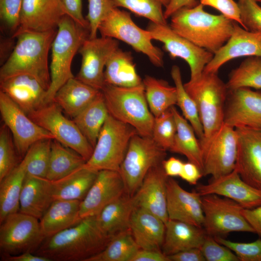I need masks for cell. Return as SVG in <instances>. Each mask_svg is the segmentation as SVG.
Wrapping results in <instances>:
<instances>
[{
  "mask_svg": "<svg viewBox=\"0 0 261 261\" xmlns=\"http://www.w3.org/2000/svg\"><path fill=\"white\" fill-rule=\"evenodd\" d=\"M203 176L201 170L194 163L188 161L184 162L179 176L190 185H195Z\"/></svg>",
  "mask_w": 261,
  "mask_h": 261,
  "instance_id": "53",
  "label": "cell"
},
{
  "mask_svg": "<svg viewBox=\"0 0 261 261\" xmlns=\"http://www.w3.org/2000/svg\"><path fill=\"white\" fill-rule=\"evenodd\" d=\"M55 102L28 114L37 124L45 129L63 145L80 155L86 161L91 157L93 147L81 133L73 120L66 118Z\"/></svg>",
  "mask_w": 261,
  "mask_h": 261,
  "instance_id": "12",
  "label": "cell"
},
{
  "mask_svg": "<svg viewBox=\"0 0 261 261\" xmlns=\"http://www.w3.org/2000/svg\"><path fill=\"white\" fill-rule=\"evenodd\" d=\"M147 29L153 40L163 43L164 49L171 58H181L188 63L190 71V80L199 78L205 66L214 57V54L176 33L167 24L150 22Z\"/></svg>",
  "mask_w": 261,
  "mask_h": 261,
  "instance_id": "14",
  "label": "cell"
},
{
  "mask_svg": "<svg viewBox=\"0 0 261 261\" xmlns=\"http://www.w3.org/2000/svg\"><path fill=\"white\" fill-rule=\"evenodd\" d=\"M166 156V150L151 137L134 135L119 171L126 192L132 196L150 169L161 164Z\"/></svg>",
  "mask_w": 261,
  "mask_h": 261,
  "instance_id": "8",
  "label": "cell"
},
{
  "mask_svg": "<svg viewBox=\"0 0 261 261\" xmlns=\"http://www.w3.org/2000/svg\"><path fill=\"white\" fill-rule=\"evenodd\" d=\"M219 244L226 246L237 256L239 261H261V239L252 242H235L224 237H214Z\"/></svg>",
  "mask_w": 261,
  "mask_h": 261,
  "instance_id": "46",
  "label": "cell"
},
{
  "mask_svg": "<svg viewBox=\"0 0 261 261\" xmlns=\"http://www.w3.org/2000/svg\"><path fill=\"white\" fill-rule=\"evenodd\" d=\"M81 201L54 200L42 218L41 227L45 238L52 236L77 224L82 219L80 215Z\"/></svg>",
  "mask_w": 261,
  "mask_h": 261,
  "instance_id": "29",
  "label": "cell"
},
{
  "mask_svg": "<svg viewBox=\"0 0 261 261\" xmlns=\"http://www.w3.org/2000/svg\"><path fill=\"white\" fill-rule=\"evenodd\" d=\"M105 84L118 87H131L143 84L138 74L130 52L119 47L111 55L104 72Z\"/></svg>",
  "mask_w": 261,
  "mask_h": 261,
  "instance_id": "33",
  "label": "cell"
},
{
  "mask_svg": "<svg viewBox=\"0 0 261 261\" xmlns=\"http://www.w3.org/2000/svg\"><path fill=\"white\" fill-rule=\"evenodd\" d=\"M183 164L184 162L181 160L174 157L165 159L162 162L164 171L169 177L179 176Z\"/></svg>",
  "mask_w": 261,
  "mask_h": 261,
  "instance_id": "58",
  "label": "cell"
},
{
  "mask_svg": "<svg viewBox=\"0 0 261 261\" xmlns=\"http://www.w3.org/2000/svg\"><path fill=\"white\" fill-rule=\"evenodd\" d=\"M235 129L238 135L235 169L245 182L261 190V129Z\"/></svg>",
  "mask_w": 261,
  "mask_h": 261,
  "instance_id": "18",
  "label": "cell"
},
{
  "mask_svg": "<svg viewBox=\"0 0 261 261\" xmlns=\"http://www.w3.org/2000/svg\"><path fill=\"white\" fill-rule=\"evenodd\" d=\"M242 214L261 239V205L252 209H245Z\"/></svg>",
  "mask_w": 261,
  "mask_h": 261,
  "instance_id": "56",
  "label": "cell"
},
{
  "mask_svg": "<svg viewBox=\"0 0 261 261\" xmlns=\"http://www.w3.org/2000/svg\"><path fill=\"white\" fill-rule=\"evenodd\" d=\"M174 116L176 132L173 144L170 149L172 152L185 156L188 161L196 164L203 174L202 148L199 139L190 124L176 108L171 107Z\"/></svg>",
  "mask_w": 261,
  "mask_h": 261,
  "instance_id": "34",
  "label": "cell"
},
{
  "mask_svg": "<svg viewBox=\"0 0 261 261\" xmlns=\"http://www.w3.org/2000/svg\"><path fill=\"white\" fill-rule=\"evenodd\" d=\"M152 138L165 150H170L176 132V125L171 109L154 117Z\"/></svg>",
  "mask_w": 261,
  "mask_h": 261,
  "instance_id": "45",
  "label": "cell"
},
{
  "mask_svg": "<svg viewBox=\"0 0 261 261\" xmlns=\"http://www.w3.org/2000/svg\"><path fill=\"white\" fill-rule=\"evenodd\" d=\"M57 30L29 31L15 36L14 48L0 69V80L28 74L36 78L47 91L51 83L48 53Z\"/></svg>",
  "mask_w": 261,
  "mask_h": 261,
  "instance_id": "2",
  "label": "cell"
},
{
  "mask_svg": "<svg viewBox=\"0 0 261 261\" xmlns=\"http://www.w3.org/2000/svg\"><path fill=\"white\" fill-rule=\"evenodd\" d=\"M98 172L89 169L84 165L60 179L51 181L54 201H82L94 182Z\"/></svg>",
  "mask_w": 261,
  "mask_h": 261,
  "instance_id": "32",
  "label": "cell"
},
{
  "mask_svg": "<svg viewBox=\"0 0 261 261\" xmlns=\"http://www.w3.org/2000/svg\"><path fill=\"white\" fill-rule=\"evenodd\" d=\"M200 3L216 9L226 17L238 23L244 29L238 4L234 0H200Z\"/></svg>",
  "mask_w": 261,
  "mask_h": 261,
  "instance_id": "51",
  "label": "cell"
},
{
  "mask_svg": "<svg viewBox=\"0 0 261 261\" xmlns=\"http://www.w3.org/2000/svg\"><path fill=\"white\" fill-rule=\"evenodd\" d=\"M146 99L149 109L154 117L176 104L177 91L162 79L145 75L143 80Z\"/></svg>",
  "mask_w": 261,
  "mask_h": 261,
  "instance_id": "38",
  "label": "cell"
},
{
  "mask_svg": "<svg viewBox=\"0 0 261 261\" xmlns=\"http://www.w3.org/2000/svg\"><path fill=\"white\" fill-rule=\"evenodd\" d=\"M171 74L177 91L176 105L180 109L184 118L190 124L200 142H201L204 138V132L197 107L194 100L184 88L179 67L174 65Z\"/></svg>",
  "mask_w": 261,
  "mask_h": 261,
  "instance_id": "41",
  "label": "cell"
},
{
  "mask_svg": "<svg viewBox=\"0 0 261 261\" xmlns=\"http://www.w3.org/2000/svg\"><path fill=\"white\" fill-rule=\"evenodd\" d=\"M89 37V29L78 24L66 14L62 17L51 47V83L46 91V104L53 102L58 89L74 77L71 68L72 59L83 42Z\"/></svg>",
  "mask_w": 261,
  "mask_h": 261,
  "instance_id": "4",
  "label": "cell"
},
{
  "mask_svg": "<svg viewBox=\"0 0 261 261\" xmlns=\"http://www.w3.org/2000/svg\"><path fill=\"white\" fill-rule=\"evenodd\" d=\"M53 201L51 181L27 174L20 197L19 212L40 220Z\"/></svg>",
  "mask_w": 261,
  "mask_h": 261,
  "instance_id": "27",
  "label": "cell"
},
{
  "mask_svg": "<svg viewBox=\"0 0 261 261\" xmlns=\"http://www.w3.org/2000/svg\"><path fill=\"white\" fill-rule=\"evenodd\" d=\"M26 174V161L23 159L0 181V223L8 215L19 211L20 197Z\"/></svg>",
  "mask_w": 261,
  "mask_h": 261,
  "instance_id": "36",
  "label": "cell"
},
{
  "mask_svg": "<svg viewBox=\"0 0 261 261\" xmlns=\"http://www.w3.org/2000/svg\"><path fill=\"white\" fill-rule=\"evenodd\" d=\"M108 115V111L101 91L89 105L72 118L93 149Z\"/></svg>",
  "mask_w": 261,
  "mask_h": 261,
  "instance_id": "35",
  "label": "cell"
},
{
  "mask_svg": "<svg viewBox=\"0 0 261 261\" xmlns=\"http://www.w3.org/2000/svg\"><path fill=\"white\" fill-rule=\"evenodd\" d=\"M203 228L207 234L223 237L232 232H254L242 214L244 209L229 198L211 194L202 196Z\"/></svg>",
  "mask_w": 261,
  "mask_h": 261,
  "instance_id": "11",
  "label": "cell"
},
{
  "mask_svg": "<svg viewBox=\"0 0 261 261\" xmlns=\"http://www.w3.org/2000/svg\"><path fill=\"white\" fill-rule=\"evenodd\" d=\"M241 21L244 29L261 33V6L257 0H238Z\"/></svg>",
  "mask_w": 261,
  "mask_h": 261,
  "instance_id": "48",
  "label": "cell"
},
{
  "mask_svg": "<svg viewBox=\"0 0 261 261\" xmlns=\"http://www.w3.org/2000/svg\"><path fill=\"white\" fill-rule=\"evenodd\" d=\"M116 7H123L155 23L166 24L163 8L171 0H113Z\"/></svg>",
  "mask_w": 261,
  "mask_h": 261,
  "instance_id": "42",
  "label": "cell"
},
{
  "mask_svg": "<svg viewBox=\"0 0 261 261\" xmlns=\"http://www.w3.org/2000/svg\"><path fill=\"white\" fill-rule=\"evenodd\" d=\"M224 123L234 128L261 129V92L248 87L228 90Z\"/></svg>",
  "mask_w": 261,
  "mask_h": 261,
  "instance_id": "17",
  "label": "cell"
},
{
  "mask_svg": "<svg viewBox=\"0 0 261 261\" xmlns=\"http://www.w3.org/2000/svg\"><path fill=\"white\" fill-rule=\"evenodd\" d=\"M22 2L23 0H0V19L13 35L20 25Z\"/></svg>",
  "mask_w": 261,
  "mask_h": 261,
  "instance_id": "50",
  "label": "cell"
},
{
  "mask_svg": "<svg viewBox=\"0 0 261 261\" xmlns=\"http://www.w3.org/2000/svg\"><path fill=\"white\" fill-rule=\"evenodd\" d=\"M228 90L241 87L261 89V57H247L229 74Z\"/></svg>",
  "mask_w": 261,
  "mask_h": 261,
  "instance_id": "40",
  "label": "cell"
},
{
  "mask_svg": "<svg viewBox=\"0 0 261 261\" xmlns=\"http://www.w3.org/2000/svg\"><path fill=\"white\" fill-rule=\"evenodd\" d=\"M112 236L99 226L95 216L45 238L35 254L50 261H87L106 247Z\"/></svg>",
  "mask_w": 261,
  "mask_h": 261,
  "instance_id": "1",
  "label": "cell"
},
{
  "mask_svg": "<svg viewBox=\"0 0 261 261\" xmlns=\"http://www.w3.org/2000/svg\"><path fill=\"white\" fill-rule=\"evenodd\" d=\"M170 261H205L200 248H192L168 256Z\"/></svg>",
  "mask_w": 261,
  "mask_h": 261,
  "instance_id": "54",
  "label": "cell"
},
{
  "mask_svg": "<svg viewBox=\"0 0 261 261\" xmlns=\"http://www.w3.org/2000/svg\"><path fill=\"white\" fill-rule=\"evenodd\" d=\"M4 261H50L46 258L31 252H24L18 255L1 256Z\"/></svg>",
  "mask_w": 261,
  "mask_h": 261,
  "instance_id": "59",
  "label": "cell"
},
{
  "mask_svg": "<svg viewBox=\"0 0 261 261\" xmlns=\"http://www.w3.org/2000/svg\"><path fill=\"white\" fill-rule=\"evenodd\" d=\"M203 176L217 178L235 169L238 135L235 128L223 123L205 144L201 145Z\"/></svg>",
  "mask_w": 261,
  "mask_h": 261,
  "instance_id": "13",
  "label": "cell"
},
{
  "mask_svg": "<svg viewBox=\"0 0 261 261\" xmlns=\"http://www.w3.org/2000/svg\"><path fill=\"white\" fill-rule=\"evenodd\" d=\"M200 3L197 0H171L164 11L167 20L177 10L182 8H193Z\"/></svg>",
  "mask_w": 261,
  "mask_h": 261,
  "instance_id": "57",
  "label": "cell"
},
{
  "mask_svg": "<svg viewBox=\"0 0 261 261\" xmlns=\"http://www.w3.org/2000/svg\"><path fill=\"white\" fill-rule=\"evenodd\" d=\"M53 139H43L34 143L23 158L28 174L46 178Z\"/></svg>",
  "mask_w": 261,
  "mask_h": 261,
  "instance_id": "43",
  "label": "cell"
},
{
  "mask_svg": "<svg viewBox=\"0 0 261 261\" xmlns=\"http://www.w3.org/2000/svg\"><path fill=\"white\" fill-rule=\"evenodd\" d=\"M129 229L140 248L161 251L165 223L159 217L135 207L130 217Z\"/></svg>",
  "mask_w": 261,
  "mask_h": 261,
  "instance_id": "26",
  "label": "cell"
},
{
  "mask_svg": "<svg viewBox=\"0 0 261 261\" xmlns=\"http://www.w3.org/2000/svg\"><path fill=\"white\" fill-rule=\"evenodd\" d=\"M86 162V160L76 152L53 139L46 178L52 181L60 179Z\"/></svg>",
  "mask_w": 261,
  "mask_h": 261,
  "instance_id": "37",
  "label": "cell"
},
{
  "mask_svg": "<svg viewBox=\"0 0 261 261\" xmlns=\"http://www.w3.org/2000/svg\"><path fill=\"white\" fill-rule=\"evenodd\" d=\"M66 15L84 28L89 29V25L82 13V0H59Z\"/></svg>",
  "mask_w": 261,
  "mask_h": 261,
  "instance_id": "52",
  "label": "cell"
},
{
  "mask_svg": "<svg viewBox=\"0 0 261 261\" xmlns=\"http://www.w3.org/2000/svg\"><path fill=\"white\" fill-rule=\"evenodd\" d=\"M167 211L169 219L203 228L202 196L196 190H186L172 177L167 181Z\"/></svg>",
  "mask_w": 261,
  "mask_h": 261,
  "instance_id": "24",
  "label": "cell"
},
{
  "mask_svg": "<svg viewBox=\"0 0 261 261\" xmlns=\"http://www.w3.org/2000/svg\"><path fill=\"white\" fill-rule=\"evenodd\" d=\"M0 113L9 129L17 153L23 159L29 148L43 139H55L49 132L34 122L6 94L0 91Z\"/></svg>",
  "mask_w": 261,
  "mask_h": 261,
  "instance_id": "15",
  "label": "cell"
},
{
  "mask_svg": "<svg viewBox=\"0 0 261 261\" xmlns=\"http://www.w3.org/2000/svg\"><path fill=\"white\" fill-rule=\"evenodd\" d=\"M168 178L162 163L153 167L132 196L135 207L150 212L165 223L169 219L167 211Z\"/></svg>",
  "mask_w": 261,
  "mask_h": 261,
  "instance_id": "23",
  "label": "cell"
},
{
  "mask_svg": "<svg viewBox=\"0 0 261 261\" xmlns=\"http://www.w3.org/2000/svg\"><path fill=\"white\" fill-rule=\"evenodd\" d=\"M139 249L128 229L112 236L103 250L87 261H130Z\"/></svg>",
  "mask_w": 261,
  "mask_h": 261,
  "instance_id": "39",
  "label": "cell"
},
{
  "mask_svg": "<svg viewBox=\"0 0 261 261\" xmlns=\"http://www.w3.org/2000/svg\"><path fill=\"white\" fill-rule=\"evenodd\" d=\"M138 134L130 125L109 115L98 136L91 157L84 166L91 170L119 172L131 138Z\"/></svg>",
  "mask_w": 261,
  "mask_h": 261,
  "instance_id": "7",
  "label": "cell"
},
{
  "mask_svg": "<svg viewBox=\"0 0 261 261\" xmlns=\"http://www.w3.org/2000/svg\"><path fill=\"white\" fill-rule=\"evenodd\" d=\"M196 191L201 196L214 194L229 198L245 209L261 205V190L245 182L235 169L228 174L212 178L207 184L198 185Z\"/></svg>",
  "mask_w": 261,
  "mask_h": 261,
  "instance_id": "19",
  "label": "cell"
},
{
  "mask_svg": "<svg viewBox=\"0 0 261 261\" xmlns=\"http://www.w3.org/2000/svg\"><path fill=\"white\" fill-rule=\"evenodd\" d=\"M239 25L234 22L231 37L214 55L203 72L217 73L222 65L235 58L261 57V33L247 30Z\"/></svg>",
  "mask_w": 261,
  "mask_h": 261,
  "instance_id": "22",
  "label": "cell"
},
{
  "mask_svg": "<svg viewBox=\"0 0 261 261\" xmlns=\"http://www.w3.org/2000/svg\"><path fill=\"white\" fill-rule=\"evenodd\" d=\"M65 14L59 0H23L20 25L12 37L25 31L56 29Z\"/></svg>",
  "mask_w": 261,
  "mask_h": 261,
  "instance_id": "21",
  "label": "cell"
},
{
  "mask_svg": "<svg viewBox=\"0 0 261 261\" xmlns=\"http://www.w3.org/2000/svg\"><path fill=\"white\" fill-rule=\"evenodd\" d=\"M234 22L222 14L205 12L199 3L176 11L171 16L170 26L179 35L215 54L231 37Z\"/></svg>",
  "mask_w": 261,
  "mask_h": 261,
  "instance_id": "3",
  "label": "cell"
},
{
  "mask_svg": "<svg viewBox=\"0 0 261 261\" xmlns=\"http://www.w3.org/2000/svg\"><path fill=\"white\" fill-rule=\"evenodd\" d=\"M207 233L203 228L175 220L165 223L161 251L166 256L192 248H200Z\"/></svg>",
  "mask_w": 261,
  "mask_h": 261,
  "instance_id": "28",
  "label": "cell"
},
{
  "mask_svg": "<svg viewBox=\"0 0 261 261\" xmlns=\"http://www.w3.org/2000/svg\"><path fill=\"white\" fill-rule=\"evenodd\" d=\"M88 13L86 19L89 25V38L97 37L102 21L114 8L116 7L113 0H88Z\"/></svg>",
  "mask_w": 261,
  "mask_h": 261,
  "instance_id": "47",
  "label": "cell"
},
{
  "mask_svg": "<svg viewBox=\"0 0 261 261\" xmlns=\"http://www.w3.org/2000/svg\"><path fill=\"white\" fill-rule=\"evenodd\" d=\"M12 36L10 38L2 39L0 41V60L2 61V65L8 58L12 53L15 44Z\"/></svg>",
  "mask_w": 261,
  "mask_h": 261,
  "instance_id": "60",
  "label": "cell"
},
{
  "mask_svg": "<svg viewBox=\"0 0 261 261\" xmlns=\"http://www.w3.org/2000/svg\"><path fill=\"white\" fill-rule=\"evenodd\" d=\"M130 261H170L161 251L140 248Z\"/></svg>",
  "mask_w": 261,
  "mask_h": 261,
  "instance_id": "55",
  "label": "cell"
},
{
  "mask_svg": "<svg viewBox=\"0 0 261 261\" xmlns=\"http://www.w3.org/2000/svg\"><path fill=\"white\" fill-rule=\"evenodd\" d=\"M101 91L109 115L133 127L139 135L152 137L155 117L149 109L143 83L131 87L105 84Z\"/></svg>",
  "mask_w": 261,
  "mask_h": 261,
  "instance_id": "6",
  "label": "cell"
},
{
  "mask_svg": "<svg viewBox=\"0 0 261 261\" xmlns=\"http://www.w3.org/2000/svg\"><path fill=\"white\" fill-rule=\"evenodd\" d=\"M0 88L27 115L46 104V90L29 75L18 74L0 80Z\"/></svg>",
  "mask_w": 261,
  "mask_h": 261,
  "instance_id": "25",
  "label": "cell"
},
{
  "mask_svg": "<svg viewBox=\"0 0 261 261\" xmlns=\"http://www.w3.org/2000/svg\"><path fill=\"white\" fill-rule=\"evenodd\" d=\"M125 192V185L119 172L99 171L86 197L81 201V218L97 216L105 206Z\"/></svg>",
  "mask_w": 261,
  "mask_h": 261,
  "instance_id": "20",
  "label": "cell"
},
{
  "mask_svg": "<svg viewBox=\"0 0 261 261\" xmlns=\"http://www.w3.org/2000/svg\"><path fill=\"white\" fill-rule=\"evenodd\" d=\"M184 87L195 102L203 128L204 138L201 146L206 143L224 123V113L228 92L226 84L217 73L203 72L199 78L190 80Z\"/></svg>",
  "mask_w": 261,
  "mask_h": 261,
  "instance_id": "5",
  "label": "cell"
},
{
  "mask_svg": "<svg viewBox=\"0 0 261 261\" xmlns=\"http://www.w3.org/2000/svg\"><path fill=\"white\" fill-rule=\"evenodd\" d=\"M101 91L74 77L58 89L53 102L73 118L89 105Z\"/></svg>",
  "mask_w": 261,
  "mask_h": 261,
  "instance_id": "30",
  "label": "cell"
},
{
  "mask_svg": "<svg viewBox=\"0 0 261 261\" xmlns=\"http://www.w3.org/2000/svg\"><path fill=\"white\" fill-rule=\"evenodd\" d=\"M200 249L207 261H239L233 252L207 234Z\"/></svg>",
  "mask_w": 261,
  "mask_h": 261,
  "instance_id": "49",
  "label": "cell"
},
{
  "mask_svg": "<svg viewBox=\"0 0 261 261\" xmlns=\"http://www.w3.org/2000/svg\"><path fill=\"white\" fill-rule=\"evenodd\" d=\"M135 207L132 196L125 192L96 216L97 222L105 233L113 236L129 229L130 217Z\"/></svg>",
  "mask_w": 261,
  "mask_h": 261,
  "instance_id": "31",
  "label": "cell"
},
{
  "mask_svg": "<svg viewBox=\"0 0 261 261\" xmlns=\"http://www.w3.org/2000/svg\"><path fill=\"white\" fill-rule=\"evenodd\" d=\"M98 31L101 36L123 41L137 52L144 54L155 66H163L162 51L153 44L149 31L138 27L128 12L114 8L102 21Z\"/></svg>",
  "mask_w": 261,
  "mask_h": 261,
  "instance_id": "9",
  "label": "cell"
},
{
  "mask_svg": "<svg viewBox=\"0 0 261 261\" xmlns=\"http://www.w3.org/2000/svg\"><path fill=\"white\" fill-rule=\"evenodd\" d=\"M258 2H260L261 4V0H257Z\"/></svg>",
  "mask_w": 261,
  "mask_h": 261,
  "instance_id": "61",
  "label": "cell"
},
{
  "mask_svg": "<svg viewBox=\"0 0 261 261\" xmlns=\"http://www.w3.org/2000/svg\"><path fill=\"white\" fill-rule=\"evenodd\" d=\"M39 219L19 211L0 223L1 256L34 254L45 238Z\"/></svg>",
  "mask_w": 261,
  "mask_h": 261,
  "instance_id": "10",
  "label": "cell"
},
{
  "mask_svg": "<svg viewBox=\"0 0 261 261\" xmlns=\"http://www.w3.org/2000/svg\"><path fill=\"white\" fill-rule=\"evenodd\" d=\"M119 47L117 40L101 36L87 39L78 50L82 57L80 70L76 78L100 90L105 85L104 72L107 61Z\"/></svg>",
  "mask_w": 261,
  "mask_h": 261,
  "instance_id": "16",
  "label": "cell"
},
{
  "mask_svg": "<svg viewBox=\"0 0 261 261\" xmlns=\"http://www.w3.org/2000/svg\"><path fill=\"white\" fill-rule=\"evenodd\" d=\"M20 159L12 135L3 124L0 129V181L20 163Z\"/></svg>",
  "mask_w": 261,
  "mask_h": 261,
  "instance_id": "44",
  "label": "cell"
}]
</instances>
